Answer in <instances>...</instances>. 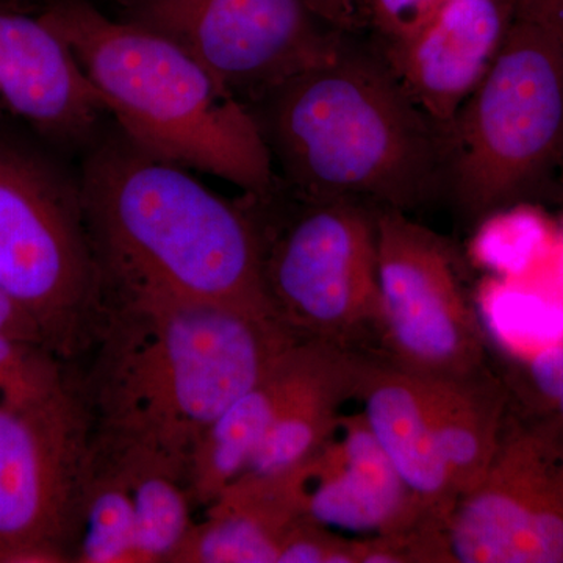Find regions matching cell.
Returning <instances> with one entry per match:
<instances>
[{
	"instance_id": "6da1fadb",
	"label": "cell",
	"mask_w": 563,
	"mask_h": 563,
	"mask_svg": "<svg viewBox=\"0 0 563 563\" xmlns=\"http://www.w3.org/2000/svg\"><path fill=\"white\" fill-rule=\"evenodd\" d=\"M298 336L276 318L114 298L80 380L96 454L122 470L187 484L192 454L218 418L269 372Z\"/></svg>"
},
{
	"instance_id": "7a4b0ae2",
	"label": "cell",
	"mask_w": 563,
	"mask_h": 563,
	"mask_svg": "<svg viewBox=\"0 0 563 563\" xmlns=\"http://www.w3.org/2000/svg\"><path fill=\"white\" fill-rule=\"evenodd\" d=\"M79 174L109 301L141 296L276 318L246 199L222 198L117 124L85 150Z\"/></svg>"
},
{
	"instance_id": "3957f363",
	"label": "cell",
	"mask_w": 563,
	"mask_h": 563,
	"mask_svg": "<svg viewBox=\"0 0 563 563\" xmlns=\"http://www.w3.org/2000/svg\"><path fill=\"white\" fill-rule=\"evenodd\" d=\"M277 179L303 201L412 211L448 191L450 139L374 47L351 35L328 62L247 107Z\"/></svg>"
},
{
	"instance_id": "277c9868",
	"label": "cell",
	"mask_w": 563,
	"mask_h": 563,
	"mask_svg": "<svg viewBox=\"0 0 563 563\" xmlns=\"http://www.w3.org/2000/svg\"><path fill=\"white\" fill-rule=\"evenodd\" d=\"M38 13L68 44L118 129L141 150L231 181L251 198L279 190L251 111L176 43L109 16L91 0H46Z\"/></svg>"
},
{
	"instance_id": "5b68a950",
	"label": "cell",
	"mask_w": 563,
	"mask_h": 563,
	"mask_svg": "<svg viewBox=\"0 0 563 563\" xmlns=\"http://www.w3.org/2000/svg\"><path fill=\"white\" fill-rule=\"evenodd\" d=\"M0 290L60 361L95 350L109 299L79 169L73 172L46 147L3 128Z\"/></svg>"
},
{
	"instance_id": "8992f818",
	"label": "cell",
	"mask_w": 563,
	"mask_h": 563,
	"mask_svg": "<svg viewBox=\"0 0 563 563\" xmlns=\"http://www.w3.org/2000/svg\"><path fill=\"white\" fill-rule=\"evenodd\" d=\"M448 191L470 220L563 195V35L512 7L498 57L450 132Z\"/></svg>"
},
{
	"instance_id": "52a82bcc",
	"label": "cell",
	"mask_w": 563,
	"mask_h": 563,
	"mask_svg": "<svg viewBox=\"0 0 563 563\" xmlns=\"http://www.w3.org/2000/svg\"><path fill=\"white\" fill-rule=\"evenodd\" d=\"M295 198V196H292ZM284 221L250 202L263 280L277 320L301 340L376 352L383 339L376 209L350 199L303 201Z\"/></svg>"
},
{
	"instance_id": "ba28073f",
	"label": "cell",
	"mask_w": 563,
	"mask_h": 563,
	"mask_svg": "<svg viewBox=\"0 0 563 563\" xmlns=\"http://www.w3.org/2000/svg\"><path fill=\"white\" fill-rule=\"evenodd\" d=\"M79 379L0 404V563L76 562L95 472Z\"/></svg>"
},
{
	"instance_id": "9c48e42d",
	"label": "cell",
	"mask_w": 563,
	"mask_h": 563,
	"mask_svg": "<svg viewBox=\"0 0 563 563\" xmlns=\"http://www.w3.org/2000/svg\"><path fill=\"white\" fill-rule=\"evenodd\" d=\"M118 18L165 36L250 107L332 58L347 33L306 0H117Z\"/></svg>"
},
{
	"instance_id": "30bf717a",
	"label": "cell",
	"mask_w": 563,
	"mask_h": 563,
	"mask_svg": "<svg viewBox=\"0 0 563 563\" xmlns=\"http://www.w3.org/2000/svg\"><path fill=\"white\" fill-rule=\"evenodd\" d=\"M453 563H563V420L518 406L446 526Z\"/></svg>"
},
{
	"instance_id": "8fae6325",
	"label": "cell",
	"mask_w": 563,
	"mask_h": 563,
	"mask_svg": "<svg viewBox=\"0 0 563 563\" xmlns=\"http://www.w3.org/2000/svg\"><path fill=\"white\" fill-rule=\"evenodd\" d=\"M379 354L426 377L488 368L487 340L451 244L406 211L376 209Z\"/></svg>"
},
{
	"instance_id": "7c38bea8",
	"label": "cell",
	"mask_w": 563,
	"mask_h": 563,
	"mask_svg": "<svg viewBox=\"0 0 563 563\" xmlns=\"http://www.w3.org/2000/svg\"><path fill=\"white\" fill-rule=\"evenodd\" d=\"M0 114L80 155L111 120L68 44L13 0L0 3Z\"/></svg>"
},
{
	"instance_id": "4fadbf2b",
	"label": "cell",
	"mask_w": 563,
	"mask_h": 563,
	"mask_svg": "<svg viewBox=\"0 0 563 563\" xmlns=\"http://www.w3.org/2000/svg\"><path fill=\"white\" fill-rule=\"evenodd\" d=\"M512 0H443L409 35L374 44L404 91L448 139L498 57Z\"/></svg>"
},
{
	"instance_id": "5bb4252c",
	"label": "cell",
	"mask_w": 563,
	"mask_h": 563,
	"mask_svg": "<svg viewBox=\"0 0 563 563\" xmlns=\"http://www.w3.org/2000/svg\"><path fill=\"white\" fill-rule=\"evenodd\" d=\"M306 515L340 531L390 536L448 526L412 495L363 413L343 415L329 442L302 465Z\"/></svg>"
},
{
	"instance_id": "9a60e30c",
	"label": "cell",
	"mask_w": 563,
	"mask_h": 563,
	"mask_svg": "<svg viewBox=\"0 0 563 563\" xmlns=\"http://www.w3.org/2000/svg\"><path fill=\"white\" fill-rule=\"evenodd\" d=\"M357 398L373 435L402 483L426 509L448 523L459 495L433 435L420 376L369 352Z\"/></svg>"
},
{
	"instance_id": "2e32d148",
	"label": "cell",
	"mask_w": 563,
	"mask_h": 563,
	"mask_svg": "<svg viewBox=\"0 0 563 563\" xmlns=\"http://www.w3.org/2000/svg\"><path fill=\"white\" fill-rule=\"evenodd\" d=\"M303 510L301 466L280 474L243 473L207 506L172 563H277Z\"/></svg>"
},
{
	"instance_id": "e0dca14e",
	"label": "cell",
	"mask_w": 563,
	"mask_h": 563,
	"mask_svg": "<svg viewBox=\"0 0 563 563\" xmlns=\"http://www.w3.org/2000/svg\"><path fill=\"white\" fill-rule=\"evenodd\" d=\"M368 354L306 340L298 379L244 473H288L309 462L339 428L344 404L357 398Z\"/></svg>"
},
{
	"instance_id": "ac0fdd59",
	"label": "cell",
	"mask_w": 563,
	"mask_h": 563,
	"mask_svg": "<svg viewBox=\"0 0 563 563\" xmlns=\"http://www.w3.org/2000/svg\"><path fill=\"white\" fill-rule=\"evenodd\" d=\"M303 352L306 342L296 340L269 372L210 426L192 454L185 484L192 506H209L250 468L298 379Z\"/></svg>"
},
{
	"instance_id": "d6986e66",
	"label": "cell",
	"mask_w": 563,
	"mask_h": 563,
	"mask_svg": "<svg viewBox=\"0 0 563 563\" xmlns=\"http://www.w3.org/2000/svg\"><path fill=\"white\" fill-rule=\"evenodd\" d=\"M420 379L433 435L461 499L483 479L496 453L509 413V387L488 368Z\"/></svg>"
},
{
	"instance_id": "ffe728a7",
	"label": "cell",
	"mask_w": 563,
	"mask_h": 563,
	"mask_svg": "<svg viewBox=\"0 0 563 563\" xmlns=\"http://www.w3.org/2000/svg\"><path fill=\"white\" fill-rule=\"evenodd\" d=\"M76 563H136L131 481L120 466L98 454L85 498Z\"/></svg>"
},
{
	"instance_id": "44dd1931",
	"label": "cell",
	"mask_w": 563,
	"mask_h": 563,
	"mask_svg": "<svg viewBox=\"0 0 563 563\" xmlns=\"http://www.w3.org/2000/svg\"><path fill=\"white\" fill-rule=\"evenodd\" d=\"M122 472L131 481L135 507L136 563H172L195 525L187 487L155 470Z\"/></svg>"
},
{
	"instance_id": "7402d4cb",
	"label": "cell",
	"mask_w": 563,
	"mask_h": 563,
	"mask_svg": "<svg viewBox=\"0 0 563 563\" xmlns=\"http://www.w3.org/2000/svg\"><path fill=\"white\" fill-rule=\"evenodd\" d=\"M548 240L550 229L542 214L529 203H517L479 221L472 250L485 268L517 276L540 257Z\"/></svg>"
},
{
	"instance_id": "603a6c76",
	"label": "cell",
	"mask_w": 563,
	"mask_h": 563,
	"mask_svg": "<svg viewBox=\"0 0 563 563\" xmlns=\"http://www.w3.org/2000/svg\"><path fill=\"white\" fill-rule=\"evenodd\" d=\"M485 310L496 333L515 346L536 352L563 340V306L536 292L499 285L487 290Z\"/></svg>"
},
{
	"instance_id": "cb8c5ba5",
	"label": "cell",
	"mask_w": 563,
	"mask_h": 563,
	"mask_svg": "<svg viewBox=\"0 0 563 563\" xmlns=\"http://www.w3.org/2000/svg\"><path fill=\"white\" fill-rule=\"evenodd\" d=\"M506 384L518 406L563 420V340L525 355Z\"/></svg>"
},
{
	"instance_id": "d4e9b609",
	"label": "cell",
	"mask_w": 563,
	"mask_h": 563,
	"mask_svg": "<svg viewBox=\"0 0 563 563\" xmlns=\"http://www.w3.org/2000/svg\"><path fill=\"white\" fill-rule=\"evenodd\" d=\"M277 563H357V540L303 517L285 537Z\"/></svg>"
},
{
	"instance_id": "484cf974",
	"label": "cell",
	"mask_w": 563,
	"mask_h": 563,
	"mask_svg": "<svg viewBox=\"0 0 563 563\" xmlns=\"http://www.w3.org/2000/svg\"><path fill=\"white\" fill-rule=\"evenodd\" d=\"M443 0H358V29L373 33L374 44L390 43L413 32Z\"/></svg>"
},
{
	"instance_id": "4316f807",
	"label": "cell",
	"mask_w": 563,
	"mask_h": 563,
	"mask_svg": "<svg viewBox=\"0 0 563 563\" xmlns=\"http://www.w3.org/2000/svg\"><path fill=\"white\" fill-rule=\"evenodd\" d=\"M313 13L335 31L347 33L357 31L358 0H306Z\"/></svg>"
},
{
	"instance_id": "83f0119b",
	"label": "cell",
	"mask_w": 563,
	"mask_h": 563,
	"mask_svg": "<svg viewBox=\"0 0 563 563\" xmlns=\"http://www.w3.org/2000/svg\"><path fill=\"white\" fill-rule=\"evenodd\" d=\"M0 333L22 340V342H31L44 346L35 325L10 301L9 296L2 290H0Z\"/></svg>"
},
{
	"instance_id": "f1b7e54d",
	"label": "cell",
	"mask_w": 563,
	"mask_h": 563,
	"mask_svg": "<svg viewBox=\"0 0 563 563\" xmlns=\"http://www.w3.org/2000/svg\"><path fill=\"white\" fill-rule=\"evenodd\" d=\"M512 7L542 18L563 35V0H512Z\"/></svg>"
},
{
	"instance_id": "f546056e",
	"label": "cell",
	"mask_w": 563,
	"mask_h": 563,
	"mask_svg": "<svg viewBox=\"0 0 563 563\" xmlns=\"http://www.w3.org/2000/svg\"><path fill=\"white\" fill-rule=\"evenodd\" d=\"M559 276H561V282L563 285V243L561 250V257H559Z\"/></svg>"
},
{
	"instance_id": "4dcf8cb0",
	"label": "cell",
	"mask_w": 563,
	"mask_h": 563,
	"mask_svg": "<svg viewBox=\"0 0 563 563\" xmlns=\"http://www.w3.org/2000/svg\"><path fill=\"white\" fill-rule=\"evenodd\" d=\"M11 2V0H0V3Z\"/></svg>"
}]
</instances>
